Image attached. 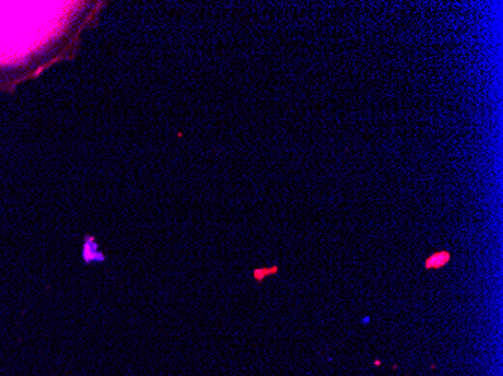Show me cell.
I'll list each match as a JSON object with an SVG mask.
<instances>
[{"label": "cell", "instance_id": "obj_1", "mask_svg": "<svg viewBox=\"0 0 503 376\" xmlns=\"http://www.w3.org/2000/svg\"><path fill=\"white\" fill-rule=\"evenodd\" d=\"M447 261H449V253L447 251H440V253H436L433 256H429L428 261L425 262V267L428 269H437V268L443 267Z\"/></svg>", "mask_w": 503, "mask_h": 376}]
</instances>
